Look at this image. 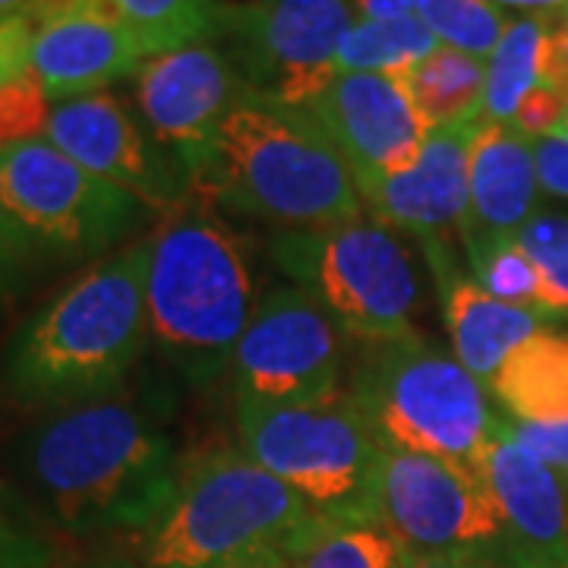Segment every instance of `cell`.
<instances>
[{"mask_svg":"<svg viewBox=\"0 0 568 568\" xmlns=\"http://www.w3.org/2000/svg\"><path fill=\"white\" fill-rule=\"evenodd\" d=\"M174 405V392L133 379L36 417L13 455L29 503L67 537H136L168 506L186 462Z\"/></svg>","mask_w":568,"mask_h":568,"instance_id":"6da1fadb","label":"cell"},{"mask_svg":"<svg viewBox=\"0 0 568 568\" xmlns=\"http://www.w3.org/2000/svg\"><path fill=\"white\" fill-rule=\"evenodd\" d=\"M145 263L149 237L85 265L32 310L0 351V402L41 417L130 386L152 345Z\"/></svg>","mask_w":568,"mask_h":568,"instance_id":"7a4b0ae2","label":"cell"},{"mask_svg":"<svg viewBox=\"0 0 568 568\" xmlns=\"http://www.w3.org/2000/svg\"><path fill=\"white\" fill-rule=\"evenodd\" d=\"M263 301L246 241L205 196L162 215L149 234L145 313L152 347L193 388L227 376Z\"/></svg>","mask_w":568,"mask_h":568,"instance_id":"3957f363","label":"cell"},{"mask_svg":"<svg viewBox=\"0 0 568 568\" xmlns=\"http://www.w3.org/2000/svg\"><path fill=\"white\" fill-rule=\"evenodd\" d=\"M196 196L268 224L275 234L320 231L366 215L351 164L316 118L256 92H246L227 114Z\"/></svg>","mask_w":568,"mask_h":568,"instance_id":"277c9868","label":"cell"},{"mask_svg":"<svg viewBox=\"0 0 568 568\" xmlns=\"http://www.w3.org/2000/svg\"><path fill=\"white\" fill-rule=\"evenodd\" d=\"M316 511L244 448L186 455L178 487L133 537L140 568H222L260 552H287Z\"/></svg>","mask_w":568,"mask_h":568,"instance_id":"5b68a950","label":"cell"},{"mask_svg":"<svg viewBox=\"0 0 568 568\" xmlns=\"http://www.w3.org/2000/svg\"><path fill=\"white\" fill-rule=\"evenodd\" d=\"M272 263L310 291L357 345L417 338L424 278L407 237L361 215L320 231H287L268 244Z\"/></svg>","mask_w":568,"mask_h":568,"instance_id":"8992f818","label":"cell"},{"mask_svg":"<svg viewBox=\"0 0 568 568\" xmlns=\"http://www.w3.org/2000/svg\"><path fill=\"white\" fill-rule=\"evenodd\" d=\"M361 347L347 392L383 446L484 467L496 414L487 386L452 351L424 335Z\"/></svg>","mask_w":568,"mask_h":568,"instance_id":"52a82bcc","label":"cell"},{"mask_svg":"<svg viewBox=\"0 0 568 568\" xmlns=\"http://www.w3.org/2000/svg\"><path fill=\"white\" fill-rule=\"evenodd\" d=\"M246 455L325 518H376L383 443L347 388L304 405H234Z\"/></svg>","mask_w":568,"mask_h":568,"instance_id":"ba28073f","label":"cell"},{"mask_svg":"<svg viewBox=\"0 0 568 568\" xmlns=\"http://www.w3.org/2000/svg\"><path fill=\"white\" fill-rule=\"evenodd\" d=\"M0 200L41 250L73 260L118 253L152 215L133 193L85 171L44 136L0 149Z\"/></svg>","mask_w":568,"mask_h":568,"instance_id":"9c48e42d","label":"cell"},{"mask_svg":"<svg viewBox=\"0 0 568 568\" xmlns=\"http://www.w3.org/2000/svg\"><path fill=\"white\" fill-rule=\"evenodd\" d=\"M351 338L301 284L263 294L234 347L227 383L234 405H304L345 388Z\"/></svg>","mask_w":568,"mask_h":568,"instance_id":"30bf717a","label":"cell"},{"mask_svg":"<svg viewBox=\"0 0 568 568\" xmlns=\"http://www.w3.org/2000/svg\"><path fill=\"white\" fill-rule=\"evenodd\" d=\"M354 22L351 0H244L224 3L215 44L250 92L306 108L338 77V48Z\"/></svg>","mask_w":568,"mask_h":568,"instance_id":"8fae6325","label":"cell"},{"mask_svg":"<svg viewBox=\"0 0 568 568\" xmlns=\"http://www.w3.org/2000/svg\"><path fill=\"white\" fill-rule=\"evenodd\" d=\"M376 518L407 552H499L503 521L484 467L383 446Z\"/></svg>","mask_w":568,"mask_h":568,"instance_id":"7c38bea8","label":"cell"},{"mask_svg":"<svg viewBox=\"0 0 568 568\" xmlns=\"http://www.w3.org/2000/svg\"><path fill=\"white\" fill-rule=\"evenodd\" d=\"M246 92V82L215 41L145 58L133 77L142 126L186 174L193 193L215 155L227 114Z\"/></svg>","mask_w":568,"mask_h":568,"instance_id":"4fadbf2b","label":"cell"},{"mask_svg":"<svg viewBox=\"0 0 568 568\" xmlns=\"http://www.w3.org/2000/svg\"><path fill=\"white\" fill-rule=\"evenodd\" d=\"M44 140L85 171L133 193L159 215L196 196L186 174L149 136L140 114H133L114 92H92L54 104Z\"/></svg>","mask_w":568,"mask_h":568,"instance_id":"5bb4252c","label":"cell"},{"mask_svg":"<svg viewBox=\"0 0 568 568\" xmlns=\"http://www.w3.org/2000/svg\"><path fill=\"white\" fill-rule=\"evenodd\" d=\"M29 20V70L54 104L108 92L145 63L140 39L108 0H41Z\"/></svg>","mask_w":568,"mask_h":568,"instance_id":"9a60e30c","label":"cell"},{"mask_svg":"<svg viewBox=\"0 0 568 568\" xmlns=\"http://www.w3.org/2000/svg\"><path fill=\"white\" fill-rule=\"evenodd\" d=\"M480 126V114L433 126L410 168L357 181L366 215L420 246L455 244L467 212L470 149Z\"/></svg>","mask_w":568,"mask_h":568,"instance_id":"2e32d148","label":"cell"},{"mask_svg":"<svg viewBox=\"0 0 568 568\" xmlns=\"http://www.w3.org/2000/svg\"><path fill=\"white\" fill-rule=\"evenodd\" d=\"M306 111L357 181L410 168L433 130L405 80L376 73H338Z\"/></svg>","mask_w":568,"mask_h":568,"instance_id":"e0dca14e","label":"cell"},{"mask_svg":"<svg viewBox=\"0 0 568 568\" xmlns=\"http://www.w3.org/2000/svg\"><path fill=\"white\" fill-rule=\"evenodd\" d=\"M484 474L499 508V556L511 568H568V480L518 446L496 417Z\"/></svg>","mask_w":568,"mask_h":568,"instance_id":"ac0fdd59","label":"cell"},{"mask_svg":"<svg viewBox=\"0 0 568 568\" xmlns=\"http://www.w3.org/2000/svg\"><path fill=\"white\" fill-rule=\"evenodd\" d=\"M420 250L439 291V310L452 354L470 376L489 386L508 354L540 328H547V316L487 294L474 282V275L458 265L455 244H429Z\"/></svg>","mask_w":568,"mask_h":568,"instance_id":"d6986e66","label":"cell"},{"mask_svg":"<svg viewBox=\"0 0 568 568\" xmlns=\"http://www.w3.org/2000/svg\"><path fill=\"white\" fill-rule=\"evenodd\" d=\"M540 181L534 164V140L511 126L484 123L467 171V212L458 244L518 237V231L540 212Z\"/></svg>","mask_w":568,"mask_h":568,"instance_id":"ffe728a7","label":"cell"},{"mask_svg":"<svg viewBox=\"0 0 568 568\" xmlns=\"http://www.w3.org/2000/svg\"><path fill=\"white\" fill-rule=\"evenodd\" d=\"M489 392L518 424L568 420V335L540 328L515 347L493 376Z\"/></svg>","mask_w":568,"mask_h":568,"instance_id":"44dd1931","label":"cell"},{"mask_svg":"<svg viewBox=\"0 0 568 568\" xmlns=\"http://www.w3.org/2000/svg\"><path fill=\"white\" fill-rule=\"evenodd\" d=\"M291 568H407L410 552L379 518H325L284 552Z\"/></svg>","mask_w":568,"mask_h":568,"instance_id":"7402d4cb","label":"cell"},{"mask_svg":"<svg viewBox=\"0 0 568 568\" xmlns=\"http://www.w3.org/2000/svg\"><path fill=\"white\" fill-rule=\"evenodd\" d=\"M549 17H518L508 22L506 36L487 58V82L480 118L484 123L508 126L518 108L537 85H544Z\"/></svg>","mask_w":568,"mask_h":568,"instance_id":"603a6c76","label":"cell"},{"mask_svg":"<svg viewBox=\"0 0 568 568\" xmlns=\"http://www.w3.org/2000/svg\"><path fill=\"white\" fill-rule=\"evenodd\" d=\"M484 82H487V61L446 44H439L405 77V85L429 126L477 118L484 102Z\"/></svg>","mask_w":568,"mask_h":568,"instance_id":"cb8c5ba5","label":"cell"},{"mask_svg":"<svg viewBox=\"0 0 568 568\" xmlns=\"http://www.w3.org/2000/svg\"><path fill=\"white\" fill-rule=\"evenodd\" d=\"M436 48L439 41L417 13L398 17V20H357L347 29L345 41L338 48L335 70L405 80Z\"/></svg>","mask_w":568,"mask_h":568,"instance_id":"d4e9b609","label":"cell"},{"mask_svg":"<svg viewBox=\"0 0 568 568\" xmlns=\"http://www.w3.org/2000/svg\"><path fill=\"white\" fill-rule=\"evenodd\" d=\"M108 3L140 39L145 58L215 41L224 10V3L219 0H108Z\"/></svg>","mask_w":568,"mask_h":568,"instance_id":"484cf974","label":"cell"},{"mask_svg":"<svg viewBox=\"0 0 568 568\" xmlns=\"http://www.w3.org/2000/svg\"><path fill=\"white\" fill-rule=\"evenodd\" d=\"M417 17L439 44L484 61L496 51L511 22L496 0H420Z\"/></svg>","mask_w":568,"mask_h":568,"instance_id":"4316f807","label":"cell"},{"mask_svg":"<svg viewBox=\"0 0 568 568\" xmlns=\"http://www.w3.org/2000/svg\"><path fill=\"white\" fill-rule=\"evenodd\" d=\"M518 244L525 246L540 278L537 313H544L547 320L568 316V215L540 209L518 231Z\"/></svg>","mask_w":568,"mask_h":568,"instance_id":"83f0119b","label":"cell"},{"mask_svg":"<svg viewBox=\"0 0 568 568\" xmlns=\"http://www.w3.org/2000/svg\"><path fill=\"white\" fill-rule=\"evenodd\" d=\"M467 272L496 301H506L511 306L537 310L540 301V278L537 268L528 260L525 246L518 237L487 241V244L465 246Z\"/></svg>","mask_w":568,"mask_h":568,"instance_id":"f1b7e54d","label":"cell"},{"mask_svg":"<svg viewBox=\"0 0 568 568\" xmlns=\"http://www.w3.org/2000/svg\"><path fill=\"white\" fill-rule=\"evenodd\" d=\"M63 562L54 528L17 493L0 487V568H61Z\"/></svg>","mask_w":568,"mask_h":568,"instance_id":"f546056e","label":"cell"},{"mask_svg":"<svg viewBox=\"0 0 568 568\" xmlns=\"http://www.w3.org/2000/svg\"><path fill=\"white\" fill-rule=\"evenodd\" d=\"M39 241L22 227L0 200V301H10L29 282L32 265L39 260Z\"/></svg>","mask_w":568,"mask_h":568,"instance_id":"4dcf8cb0","label":"cell"},{"mask_svg":"<svg viewBox=\"0 0 568 568\" xmlns=\"http://www.w3.org/2000/svg\"><path fill=\"white\" fill-rule=\"evenodd\" d=\"M566 111H568L566 95H559L556 89H549L547 82H544V85H537L528 99H525V104L518 108L515 121L508 123V126H511V130H518V133H521V136H528V140H540V136H552V133H559V130H562Z\"/></svg>","mask_w":568,"mask_h":568,"instance_id":"1f68e13d","label":"cell"},{"mask_svg":"<svg viewBox=\"0 0 568 568\" xmlns=\"http://www.w3.org/2000/svg\"><path fill=\"white\" fill-rule=\"evenodd\" d=\"M508 436L525 446L549 465L556 474H562L568 480V420L566 424H518V420H506Z\"/></svg>","mask_w":568,"mask_h":568,"instance_id":"d6a6232c","label":"cell"},{"mask_svg":"<svg viewBox=\"0 0 568 568\" xmlns=\"http://www.w3.org/2000/svg\"><path fill=\"white\" fill-rule=\"evenodd\" d=\"M29 44H32V20L7 17L0 20V99L10 85L29 77Z\"/></svg>","mask_w":568,"mask_h":568,"instance_id":"836d02e7","label":"cell"},{"mask_svg":"<svg viewBox=\"0 0 568 568\" xmlns=\"http://www.w3.org/2000/svg\"><path fill=\"white\" fill-rule=\"evenodd\" d=\"M534 164L540 193L552 200H568V136L552 133L534 140Z\"/></svg>","mask_w":568,"mask_h":568,"instance_id":"e575fe53","label":"cell"},{"mask_svg":"<svg viewBox=\"0 0 568 568\" xmlns=\"http://www.w3.org/2000/svg\"><path fill=\"white\" fill-rule=\"evenodd\" d=\"M544 82L568 99V26L549 20L547 54H544Z\"/></svg>","mask_w":568,"mask_h":568,"instance_id":"d590c367","label":"cell"},{"mask_svg":"<svg viewBox=\"0 0 568 568\" xmlns=\"http://www.w3.org/2000/svg\"><path fill=\"white\" fill-rule=\"evenodd\" d=\"M407 568H511L499 552H410Z\"/></svg>","mask_w":568,"mask_h":568,"instance_id":"8d00e7d4","label":"cell"},{"mask_svg":"<svg viewBox=\"0 0 568 568\" xmlns=\"http://www.w3.org/2000/svg\"><path fill=\"white\" fill-rule=\"evenodd\" d=\"M357 20H398L414 17L420 0H351Z\"/></svg>","mask_w":568,"mask_h":568,"instance_id":"74e56055","label":"cell"},{"mask_svg":"<svg viewBox=\"0 0 568 568\" xmlns=\"http://www.w3.org/2000/svg\"><path fill=\"white\" fill-rule=\"evenodd\" d=\"M503 10H521L525 17H549V20H556V17H562L568 13V0H496Z\"/></svg>","mask_w":568,"mask_h":568,"instance_id":"f35d334b","label":"cell"},{"mask_svg":"<svg viewBox=\"0 0 568 568\" xmlns=\"http://www.w3.org/2000/svg\"><path fill=\"white\" fill-rule=\"evenodd\" d=\"M61 568H140L133 556H118V552H99L89 559H67Z\"/></svg>","mask_w":568,"mask_h":568,"instance_id":"ab89813d","label":"cell"},{"mask_svg":"<svg viewBox=\"0 0 568 568\" xmlns=\"http://www.w3.org/2000/svg\"><path fill=\"white\" fill-rule=\"evenodd\" d=\"M222 568H291L282 552H260V556H246L237 562H227Z\"/></svg>","mask_w":568,"mask_h":568,"instance_id":"60d3db41","label":"cell"},{"mask_svg":"<svg viewBox=\"0 0 568 568\" xmlns=\"http://www.w3.org/2000/svg\"><path fill=\"white\" fill-rule=\"evenodd\" d=\"M41 0H0V20L7 17H29Z\"/></svg>","mask_w":568,"mask_h":568,"instance_id":"b9f144b4","label":"cell"},{"mask_svg":"<svg viewBox=\"0 0 568 568\" xmlns=\"http://www.w3.org/2000/svg\"><path fill=\"white\" fill-rule=\"evenodd\" d=\"M562 136H568V111H566V121H562V130H559Z\"/></svg>","mask_w":568,"mask_h":568,"instance_id":"7bdbcfd3","label":"cell"},{"mask_svg":"<svg viewBox=\"0 0 568 568\" xmlns=\"http://www.w3.org/2000/svg\"><path fill=\"white\" fill-rule=\"evenodd\" d=\"M556 20H559V22H566V26H568V13H562V17H556Z\"/></svg>","mask_w":568,"mask_h":568,"instance_id":"ee69618b","label":"cell"}]
</instances>
